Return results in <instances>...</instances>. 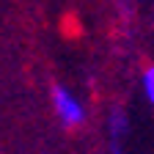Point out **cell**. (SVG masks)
I'll list each match as a JSON object with an SVG mask.
<instances>
[{
  "label": "cell",
  "mask_w": 154,
  "mask_h": 154,
  "mask_svg": "<svg viewBox=\"0 0 154 154\" xmlns=\"http://www.w3.org/2000/svg\"><path fill=\"white\" fill-rule=\"evenodd\" d=\"M143 91H146V96H149V102L154 105V66H149L146 74H143Z\"/></svg>",
  "instance_id": "2"
},
{
  "label": "cell",
  "mask_w": 154,
  "mask_h": 154,
  "mask_svg": "<svg viewBox=\"0 0 154 154\" xmlns=\"http://www.w3.org/2000/svg\"><path fill=\"white\" fill-rule=\"evenodd\" d=\"M52 102H55V110H58V116H61V121H63L66 127H77V124L85 119L83 105L77 102V99H74V96H72L66 88H55Z\"/></svg>",
  "instance_id": "1"
},
{
  "label": "cell",
  "mask_w": 154,
  "mask_h": 154,
  "mask_svg": "<svg viewBox=\"0 0 154 154\" xmlns=\"http://www.w3.org/2000/svg\"><path fill=\"white\" fill-rule=\"evenodd\" d=\"M113 154H124V151H119V149H113Z\"/></svg>",
  "instance_id": "4"
},
{
  "label": "cell",
  "mask_w": 154,
  "mask_h": 154,
  "mask_svg": "<svg viewBox=\"0 0 154 154\" xmlns=\"http://www.w3.org/2000/svg\"><path fill=\"white\" fill-rule=\"evenodd\" d=\"M110 129H113V138H121V132H124V119L119 113L113 116V121H110Z\"/></svg>",
  "instance_id": "3"
}]
</instances>
